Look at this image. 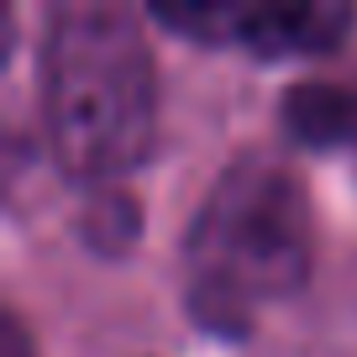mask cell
I'll list each match as a JSON object with an SVG mask.
<instances>
[{"mask_svg": "<svg viewBox=\"0 0 357 357\" xmlns=\"http://www.w3.org/2000/svg\"><path fill=\"white\" fill-rule=\"evenodd\" d=\"M190 305L215 331H242L252 305L284 300L310 273V200L279 158H236L184 236Z\"/></svg>", "mask_w": 357, "mask_h": 357, "instance_id": "obj_2", "label": "cell"}, {"mask_svg": "<svg viewBox=\"0 0 357 357\" xmlns=\"http://www.w3.org/2000/svg\"><path fill=\"white\" fill-rule=\"evenodd\" d=\"M37 105L58 168L121 184L158 137V79L142 22L116 0H58L37 47Z\"/></svg>", "mask_w": 357, "mask_h": 357, "instance_id": "obj_1", "label": "cell"}, {"mask_svg": "<svg viewBox=\"0 0 357 357\" xmlns=\"http://www.w3.org/2000/svg\"><path fill=\"white\" fill-rule=\"evenodd\" d=\"M153 16L195 43L247 47L257 58H294V53H331L352 32V6H226V0H178L153 6Z\"/></svg>", "mask_w": 357, "mask_h": 357, "instance_id": "obj_3", "label": "cell"}, {"mask_svg": "<svg viewBox=\"0 0 357 357\" xmlns=\"http://www.w3.org/2000/svg\"><path fill=\"white\" fill-rule=\"evenodd\" d=\"M284 126L305 147H357V84L305 79L284 95Z\"/></svg>", "mask_w": 357, "mask_h": 357, "instance_id": "obj_4", "label": "cell"}, {"mask_svg": "<svg viewBox=\"0 0 357 357\" xmlns=\"http://www.w3.org/2000/svg\"><path fill=\"white\" fill-rule=\"evenodd\" d=\"M0 357H32V336H26V326L11 310L0 315Z\"/></svg>", "mask_w": 357, "mask_h": 357, "instance_id": "obj_6", "label": "cell"}, {"mask_svg": "<svg viewBox=\"0 0 357 357\" xmlns=\"http://www.w3.org/2000/svg\"><path fill=\"white\" fill-rule=\"evenodd\" d=\"M79 231H84V242L100 257H116V252H126L132 236H137V205L111 184V190L95 195V205H89L84 221H79Z\"/></svg>", "mask_w": 357, "mask_h": 357, "instance_id": "obj_5", "label": "cell"}]
</instances>
